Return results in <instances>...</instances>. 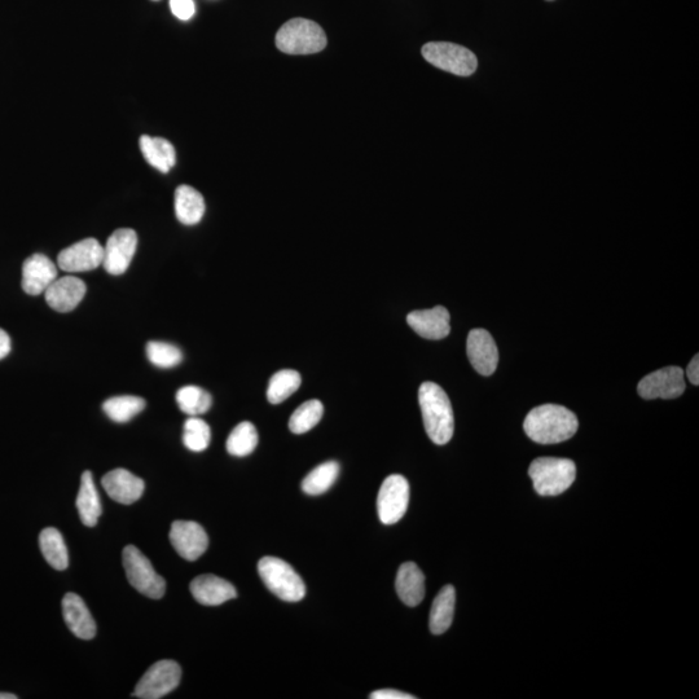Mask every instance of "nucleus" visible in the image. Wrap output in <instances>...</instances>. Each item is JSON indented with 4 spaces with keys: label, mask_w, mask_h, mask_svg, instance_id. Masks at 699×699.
Masks as SVG:
<instances>
[{
    "label": "nucleus",
    "mask_w": 699,
    "mask_h": 699,
    "mask_svg": "<svg viewBox=\"0 0 699 699\" xmlns=\"http://www.w3.org/2000/svg\"><path fill=\"white\" fill-rule=\"evenodd\" d=\"M138 248V235L130 228H121L113 232L104 246L103 267L108 274L120 276L125 274Z\"/></svg>",
    "instance_id": "11"
},
{
    "label": "nucleus",
    "mask_w": 699,
    "mask_h": 699,
    "mask_svg": "<svg viewBox=\"0 0 699 699\" xmlns=\"http://www.w3.org/2000/svg\"><path fill=\"white\" fill-rule=\"evenodd\" d=\"M549 2H552V0H549Z\"/></svg>",
    "instance_id": "41"
},
{
    "label": "nucleus",
    "mask_w": 699,
    "mask_h": 699,
    "mask_svg": "<svg viewBox=\"0 0 699 699\" xmlns=\"http://www.w3.org/2000/svg\"><path fill=\"white\" fill-rule=\"evenodd\" d=\"M421 52L424 59L435 68L456 74V76H472L478 67L476 55L468 48L454 45V43H426Z\"/></svg>",
    "instance_id": "7"
},
{
    "label": "nucleus",
    "mask_w": 699,
    "mask_h": 699,
    "mask_svg": "<svg viewBox=\"0 0 699 699\" xmlns=\"http://www.w3.org/2000/svg\"><path fill=\"white\" fill-rule=\"evenodd\" d=\"M191 593L197 602L206 606H218L237 597L236 588L226 579L215 575H201L192 580Z\"/></svg>",
    "instance_id": "19"
},
{
    "label": "nucleus",
    "mask_w": 699,
    "mask_h": 699,
    "mask_svg": "<svg viewBox=\"0 0 699 699\" xmlns=\"http://www.w3.org/2000/svg\"><path fill=\"white\" fill-rule=\"evenodd\" d=\"M126 577L136 591L149 599L160 600L165 595L166 582L153 569L151 561L134 545H127L122 553Z\"/></svg>",
    "instance_id": "6"
},
{
    "label": "nucleus",
    "mask_w": 699,
    "mask_h": 699,
    "mask_svg": "<svg viewBox=\"0 0 699 699\" xmlns=\"http://www.w3.org/2000/svg\"><path fill=\"white\" fill-rule=\"evenodd\" d=\"M687 376L689 378V381L692 382L693 385L698 386L699 385V356L696 355L692 359V362L689 363V366L687 368Z\"/></svg>",
    "instance_id": "37"
},
{
    "label": "nucleus",
    "mask_w": 699,
    "mask_h": 699,
    "mask_svg": "<svg viewBox=\"0 0 699 699\" xmlns=\"http://www.w3.org/2000/svg\"><path fill=\"white\" fill-rule=\"evenodd\" d=\"M177 403L180 411L186 415L200 416L210 410L213 398L199 386H184L177 393Z\"/></svg>",
    "instance_id": "32"
},
{
    "label": "nucleus",
    "mask_w": 699,
    "mask_h": 699,
    "mask_svg": "<svg viewBox=\"0 0 699 699\" xmlns=\"http://www.w3.org/2000/svg\"><path fill=\"white\" fill-rule=\"evenodd\" d=\"M395 588L399 599L415 608L425 597V577L415 562H406L399 567Z\"/></svg>",
    "instance_id": "21"
},
{
    "label": "nucleus",
    "mask_w": 699,
    "mask_h": 699,
    "mask_svg": "<svg viewBox=\"0 0 699 699\" xmlns=\"http://www.w3.org/2000/svg\"><path fill=\"white\" fill-rule=\"evenodd\" d=\"M59 278L57 267L50 258L43 254H34L24 262L23 289L29 296H39Z\"/></svg>",
    "instance_id": "17"
},
{
    "label": "nucleus",
    "mask_w": 699,
    "mask_h": 699,
    "mask_svg": "<svg viewBox=\"0 0 699 699\" xmlns=\"http://www.w3.org/2000/svg\"><path fill=\"white\" fill-rule=\"evenodd\" d=\"M104 246L95 239H86L69 246L57 257V265L69 274L96 270L103 266Z\"/></svg>",
    "instance_id": "12"
},
{
    "label": "nucleus",
    "mask_w": 699,
    "mask_h": 699,
    "mask_svg": "<svg viewBox=\"0 0 699 699\" xmlns=\"http://www.w3.org/2000/svg\"><path fill=\"white\" fill-rule=\"evenodd\" d=\"M145 408V400L143 398L134 397V395H122V397H114L108 399L103 404V410L107 413L109 419L114 422H129L135 416H138Z\"/></svg>",
    "instance_id": "30"
},
{
    "label": "nucleus",
    "mask_w": 699,
    "mask_h": 699,
    "mask_svg": "<svg viewBox=\"0 0 699 699\" xmlns=\"http://www.w3.org/2000/svg\"><path fill=\"white\" fill-rule=\"evenodd\" d=\"M182 679V668L174 661L156 662L145 672L138 685L134 696L142 699H158L178 688Z\"/></svg>",
    "instance_id": "9"
},
{
    "label": "nucleus",
    "mask_w": 699,
    "mask_h": 699,
    "mask_svg": "<svg viewBox=\"0 0 699 699\" xmlns=\"http://www.w3.org/2000/svg\"><path fill=\"white\" fill-rule=\"evenodd\" d=\"M211 441L210 426L197 416L189 417L184 424L183 443L189 451L202 452Z\"/></svg>",
    "instance_id": "33"
},
{
    "label": "nucleus",
    "mask_w": 699,
    "mask_h": 699,
    "mask_svg": "<svg viewBox=\"0 0 699 699\" xmlns=\"http://www.w3.org/2000/svg\"><path fill=\"white\" fill-rule=\"evenodd\" d=\"M63 615L69 630L79 639L91 640L96 635V623L85 601L76 593H67L63 600Z\"/></svg>",
    "instance_id": "20"
},
{
    "label": "nucleus",
    "mask_w": 699,
    "mask_h": 699,
    "mask_svg": "<svg viewBox=\"0 0 699 699\" xmlns=\"http://www.w3.org/2000/svg\"><path fill=\"white\" fill-rule=\"evenodd\" d=\"M170 8L174 16L182 21L191 20L196 12V6L193 0H170Z\"/></svg>",
    "instance_id": "35"
},
{
    "label": "nucleus",
    "mask_w": 699,
    "mask_h": 699,
    "mask_svg": "<svg viewBox=\"0 0 699 699\" xmlns=\"http://www.w3.org/2000/svg\"><path fill=\"white\" fill-rule=\"evenodd\" d=\"M258 446V432L252 422L244 421L232 430L227 439L228 454L244 457L253 454Z\"/></svg>",
    "instance_id": "29"
},
{
    "label": "nucleus",
    "mask_w": 699,
    "mask_h": 699,
    "mask_svg": "<svg viewBox=\"0 0 699 699\" xmlns=\"http://www.w3.org/2000/svg\"><path fill=\"white\" fill-rule=\"evenodd\" d=\"M340 476V464L336 461H328L316 466L309 476L303 479L302 490L310 496L323 495L334 485Z\"/></svg>",
    "instance_id": "27"
},
{
    "label": "nucleus",
    "mask_w": 699,
    "mask_h": 699,
    "mask_svg": "<svg viewBox=\"0 0 699 699\" xmlns=\"http://www.w3.org/2000/svg\"><path fill=\"white\" fill-rule=\"evenodd\" d=\"M410 504V483L393 474L382 483L377 498L378 517L384 525H394L404 517Z\"/></svg>",
    "instance_id": "8"
},
{
    "label": "nucleus",
    "mask_w": 699,
    "mask_h": 699,
    "mask_svg": "<svg viewBox=\"0 0 699 699\" xmlns=\"http://www.w3.org/2000/svg\"><path fill=\"white\" fill-rule=\"evenodd\" d=\"M276 47L288 55H311L327 47V35L322 26L306 19H293L281 26L276 34Z\"/></svg>",
    "instance_id": "3"
},
{
    "label": "nucleus",
    "mask_w": 699,
    "mask_h": 699,
    "mask_svg": "<svg viewBox=\"0 0 699 699\" xmlns=\"http://www.w3.org/2000/svg\"><path fill=\"white\" fill-rule=\"evenodd\" d=\"M170 542L184 560L196 561L209 547L208 534L197 522L175 521L170 530Z\"/></svg>",
    "instance_id": "13"
},
{
    "label": "nucleus",
    "mask_w": 699,
    "mask_h": 699,
    "mask_svg": "<svg viewBox=\"0 0 699 699\" xmlns=\"http://www.w3.org/2000/svg\"><path fill=\"white\" fill-rule=\"evenodd\" d=\"M0 699H17V696L11 693H0Z\"/></svg>",
    "instance_id": "39"
},
{
    "label": "nucleus",
    "mask_w": 699,
    "mask_h": 699,
    "mask_svg": "<svg viewBox=\"0 0 699 699\" xmlns=\"http://www.w3.org/2000/svg\"><path fill=\"white\" fill-rule=\"evenodd\" d=\"M324 415L323 403L320 400H307L294 411L289 420L290 432L305 434L319 424Z\"/></svg>",
    "instance_id": "31"
},
{
    "label": "nucleus",
    "mask_w": 699,
    "mask_h": 699,
    "mask_svg": "<svg viewBox=\"0 0 699 699\" xmlns=\"http://www.w3.org/2000/svg\"><path fill=\"white\" fill-rule=\"evenodd\" d=\"M529 476L540 496H557L569 490L577 477V466L569 459L540 457L530 465Z\"/></svg>",
    "instance_id": "4"
},
{
    "label": "nucleus",
    "mask_w": 699,
    "mask_h": 699,
    "mask_svg": "<svg viewBox=\"0 0 699 699\" xmlns=\"http://www.w3.org/2000/svg\"><path fill=\"white\" fill-rule=\"evenodd\" d=\"M456 605V591L452 586H446L441 589L438 596L435 597L432 611H430V631L434 635H442L447 632L454 621Z\"/></svg>",
    "instance_id": "25"
},
{
    "label": "nucleus",
    "mask_w": 699,
    "mask_h": 699,
    "mask_svg": "<svg viewBox=\"0 0 699 699\" xmlns=\"http://www.w3.org/2000/svg\"><path fill=\"white\" fill-rule=\"evenodd\" d=\"M302 378L293 369H283L271 377L267 388V399L271 404H280L300 389Z\"/></svg>",
    "instance_id": "28"
},
{
    "label": "nucleus",
    "mask_w": 699,
    "mask_h": 699,
    "mask_svg": "<svg viewBox=\"0 0 699 699\" xmlns=\"http://www.w3.org/2000/svg\"><path fill=\"white\" fill-rule=\"evenodd\" d=\"M147 356L149 362L158 368L177 367L183 360V354L179 347L160 341L148 342Z\"/></svg>",
    "instance_id": "34"
},
{
    "label": "nucleus",
    "mask_w": 699,
    "mask_h": 699,
    "mask_svg": "<svg viewBox=\"0 0 699 699\" xmlns=\"http://www.w3.org/2000/svg\"><path fill=\"white\" fill-rule=\"evenodd\" d=\"M687 384L684 371L679 367H667L650 373L639 382L637 391L644 399H675L684 394Z\"/></svg>",
    "instance_id": "10"
},
{
    "label": "nucleus",
    "mask_w": 699,
    "mask_h": 699,
    "mask_svg": "<svg viewBox=\"0 0 699 699\" xmlns=\"http://www.w3.org/2000/svg\"><path fill=\"white\" fill-rule=\"evenodd\" d=\"M450 312L443 306L430 310L412 311L407 323L419 336L426 340H443L451 332Z\"/></svg>",
    "instance_id": "15"
},
{
    "label": "nucleus",
    "mask_w": 699,
    "mask_h": 699,
    "mask_svg": "<svg viewBox=\"0 0 699 699\" xmlns=\"http://www.w3.org/2000/svg\"><path fill=\"white\" fill-rule=\"evenodd\" d=\"M153 2H157V0H153Z\"/></svg>",
    "instance_id": "40"
},
{
    "label": "nucleus",
    "mask_w": 699,
    "mask_h": 699,
    "mask_svg": "<svg viewBox=\"0 0 699 699\" xmlns=\"http://www.w3.org/2000/svg\"><path fill=\"white\" fill-rule=\"evenodd\" d=\"M86 284L76 276L57 278L45 292L46 302L57 312L76 309L86 294Z\"/></svg>",
    "instance_id": "18"
},
{
    "label": "nucleus",
    "mask_w": 699,
    "mask_h": 699,
    "mask_svg": "<svg viewBox=\"0 0 699 699\" xmlns=\"http://www.w3.org/2000/svg\"><path fill=\"white\" fill-rule=\"evenodd\" d=\"M419 403L429 438L438 446L450 442L454 435L455 417L446 391L434 382H424L419 390Z\"/></svg>",
    "instance_id": "2"
},
{
    "label": "nucleus",
    "mask_w": 699,
    "mask_h": 699,
    "mask_svg": "<svg viewBox=\"0 0 699 699\" xmlns=\"http://www.w3.org/2000/svg\"><path fill=\"white\" fill-rule=\"evenodd\" d=\"M39 547H41L43 557L55 570L67 569L69 566L68 548L59 530L54 529V527H47L43 530L39 535Z\"/></svg>",
    "instance_id": "26"
},
{
    "label": "nucleus",
    "mask_w": 699,
    "mask_h": 699,
    "mask_svg": "<svg viewBox=\"0 0 699 699\" xmlns=\"http://www.w3.org/2000/svg\"><path fill=\"white\" fill-rule=\"evenodd\" d=\"M205 200L197 189L180 186L175 191V214L178 221L186 226H195L204 217Z\"/></svg>",
    "instance_id": "23"
},
{
    "label": "nucleus",
    "mask_w": 699,
    "mask_h": 699,
    "mask_svg": "<svg viewBox=\"0 0 699 699\" xmlns=\"http://www.w3.org/2000/svg\"><path fill=\"white\" fill-rule=\"evenodd\" d=\"M77 509L83 525L94 527L101 516V503L91 472L82 474L77 496Z\"/></svg>",
    "instance_id": "24"
},
{
    "label": "nucleus",
    "mask_w": 699,
    "mask_h": 699,
    "mask_svg": "<svg viewBox=\"0 0 699 699\" xmlns=\"http://www.w3.org/2000/svg\"><path fill=\"white\" fill-rule=\"evenodd\" d=\"M11 351V338L3 329H0V360L6 358Z\"/></svg>",
    "instance_id": "38"
},
{
    "label": "nucleus",
    "mask_w": 699,
    "mask_h": 699,
    "mask_svg": "<svg viewBox=\"0 0 699 699\" xmlns=\"http://www.w3.org/2000/svg\"><path fill=\"white\" fill-rule=\"evenodd\" d=\"M369 698L372 699H415V696L411 694L399 692V690L394 689H382L373 692Z\"/></svg>",
    "instance_id": "36"
},
{
    "label": "nucleus",
    "mask_w": 699,
    "mask_h": 699,
    "mask_svg": "<svg viewBox=\"0 0 699 699\" xmlns=\"http://www.w3.org/2000/svg\"><path fill=\"white\" fill-rule=\"evenodd\" d=\"M105 492L117 503L134 504L143 496L145 489L143 479L134 476L126 469H114L101 479Z\"/></svg>",
    "instance_id": "16"
},
{
    "label": "nucleus",
    "mask_w": 699,
    "mask_h": 699,
    "mask_svg": "<svg viewBox=\"0 0 699 699\" xmlns=\"http://www.w3.org/2000/svg\"><path fill=\"white\" fill-rule=\"evenodd\" d=\"M578 428V417L558 404H544L534 408L523 422L527 437L539 444L569 441L578 432Z\"/></svg>",
    "instance_id": "1"
},
{
    "label": "nucleus",
    "mask_w": 699,
    "mask_h": 699,
    "mask_svg": "<svg viewBox=\"0 0 699 699\" xmlns=\"http://www.w3.org/2000/svg\"><path fill=\"white\" fill-rule=\"evenodd\" d=\"M139 144L145 161L161 173H169L177 164V152L169 140L143 135Z\"/></svg>",
    "instance_id": "22"
},
{
    "label": "nucleus",
    "mask_w": 699,
    "mask_h": 699,
    "mask_svg": "<svg viewBox=\"0 0 699 699\" xmlns=\"http://www.w3.org/2000/svg\"><path fill=\"white\" fill-rule=\"evenodd\" d=\"M259 577L279 599L298 602L306 596V586L292 566L276 557H263L258 564Z\"/></svg>",
    "instance_id": "5"
},
{
    "label": "nucleus",
    "mask_w": 699,
    "mask_h": 699,
    "mask_svg": "<svg viewBox=\"0 0 699 699\" xmlns=\"http://www.w3.org/2000/svg\"><path fill=\"white\" fill-rule=\"evenodd\" d=\"M466 353L479 375L491 376L499 364V350L486 329H473L466 342Z\"/></svg>",
    "instance_id": "14"
}]
</instances>
